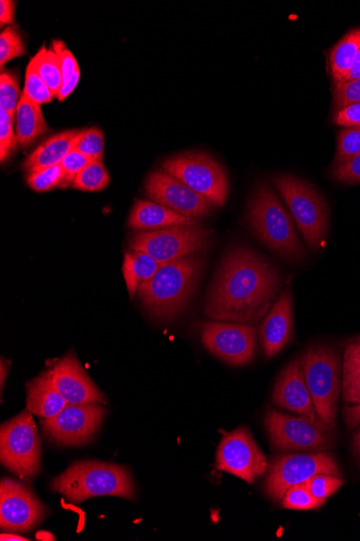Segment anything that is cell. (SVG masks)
<instances>
[{
	"label": "cell",
	"mask_w": 360,
	"mask_h": 541,
	"mask_svg": "<svg viewBox=\"0 0 360 541\" xmlns=\"http://www.w3.org/2000/svg\"><path fill=\"white\" fill-rule=\"evenodd\" d=\"M282 287L278 268L244 246L230 249L221 260L204 304L215 321L252 324L268 315Z\"/></svg>",
	"instance_id": "1"
},
{
	"label": "cell",
	"mask_w": 360,
	"mask_h": 541,
	"mask_svg": "<svg viewBox=\"0 0 360 541\" xmlns=\"http://www.w3.org/2000/svg\"><path fill=\"white\" fill-rule=\"evenodd\" d=\"M360 374V337L346 346L343 358V375Z\"/></svg>",
	"instance_id": "42"
},
{
	"label": "cell",
	"mask_w": 360,
	"mask_h": 541,
	"mask_svg": "<svg viewBox=\"0 0 360 541\" xmlns=\"http://www.w3.org/2000/svg\"><path fill=\"white\" fill-rule=\"evenodd\" d=\"M0 461L21 479L30 480L38 475L41 445L29 410L9 419L0 428Z\"/></svg>",
	"instance_id": "8"
},
{
	"label": "cell",
	"mask_w": 360,
	"mask_h": 541,
	"mask_svg": "<svg viewBox=\"0 0 360 541\" xmlns=\"http://www.w3.org/2000/svg\"><path fill=\"white\" fill-rule=\"evenodd\" d=\"M342 390L346 403L360 404V374L343 375Z\"/></svg>",
	"instance_id": "43"
},
{
	"label": "cell",
	"mask_w": 360,
	"mask_h": 541,
	"mask_svg": "<svg viewBox=\"0 0 360 541\" xmlns=\"http://www.w3.org/2000/svg\"><path fill=\"white\" fill-rule=\"evenodd\" d=\"M216 468L253 484L265 475L269 464L251 431L240 427L221 439L216 454Z\"/></svg>",
	"instance_id": "14"
},
{
	"label": "cell",
	"mask_w": 360,
	"mask_h": 541,
	"mask_svg": "<svg viewBox=\"0 0 360 541\" xmlns=\"http://www.w3.org/2000/svg\"><path fill=\"white\" fill-rule=\"evenodd\" d=\"M104 134L99 128L83 130L75 150L92 160H102L104 156Z\"/></svg>",
	"instance_id": "34"
},
{
	"label": "cell",
	"mask_w": 360,
	"mask_h": 541,
	"mask_svg": "<svg viewBox=\"0 0 360 541\" xmlns=\"http://www.w3.org/2000/svg\"><path fill=\"white\" fill-rule=\"evenodd\" d=\"M50 489L75 504L101 496L135 498V483L128 468L96 461L67 468L51 482Z\"/></svg>",
	"instance_id": "4"
},
{
	"label": "cell",
	"mask_w": 360,
	"mask_h": 541,
	"mask_svg": "<svg viewBox=\"0 0 360 541\" xmlns=\"http://www.w3.org/2000/svg\"><path fill=\"white\" fill-rule=\"evenodd\" d=\"M49 515L29 485L10 478L0 482V527L13 533L31 532Z\"/></svg>",
	"instance_id": "15"
},
{
	"label": "cell",
	"mask_w": 360,
	"mask_h": 541,
	"mask_svg": "<svg viewBox=\"0 0 360 541\" xmlns=\"http://www.w3.org/2000/svg\"><path fill=\"white\" fill-rule=\"evenodd\" d=\"M52 49L57 52L61 61L63 83L80 74L79 65L74 54L66 47L62 40H53Z\"/></svg>",
	"instance_id": "39"
},
{
	"label": "cell",
	"mask_w": 360,
	"mask_h": 541,
	"mask_svg": "<svg viewBox=\"0 0 360 541\" xmlns=\"http://www.w3.org/2000/svg\"><path fill=\"white\" fill-rule=\"evenodd\" d=\"M16 135L20 147L33 144L41 135L49 132L43 111L22 92L16 112Z\"/></svg>",
	"instance_id": "23"
},
{
	"label": "cell",
	"mask_w": 360,
	"mask_h": 541,
	"mask_svg": "<svg viewBox=\"0 0 360 541\" xmlns=\"http://www.w3.org/2000/svg\"><path fill=\"white\" fill-rule=\"evenodd\" d=\"M0 371H2V392H3L5 383H6V377L8 375V367H6L5 359H2V367H0Z\"/></svg>",
	"instance_id": "49"
},
{
	"label": "cell",
	"mask_w": 360,
	"mask_h": 541,
	"mask_svg": "<svg viewBox=\"0 0 360 541\" xmlns=\"http://www.w3.org/2000/svg\"><path fill=\"white\" fill-rule=\"evenodd\" d=\"M334 124L343 128H360V103L341 108L332 117Z\"/></svg>",
	"instance_id": "41"
},
{
	"label": "cell",
	"mask_w": 360,
	"mask_h": 541,
	"mask_svg": "<svg viewBox=\"0 0 360 541\" xmlns=\"http://www.w3.org/2000/svg\"><path fill=\"white\" fill-rule=\"evenodd\" d=\"M193 224H197L195 219L148 200L136 201L129 218V226L141 232H154L163 228Z\"/></svg>",
	"instance_id": "20"
},
{
	"label": "cell",
	"mask_w": 360,
	"mask_h": 541,
	"mask_svg": "<svg viewBox=\"0 0 360 541\" xmlns=\"http://www.w3.org/2000/svg\"><path fill=\"white\" fill-rule=\"evenodd\" d=\"M146 193L157 204L191 219L209 215L214 207L211 201L193 192L186 184L164 170L155 171L149 175Z\"/></svg>",
	"instance_id": "16"
},
{
	"label": "cell",
	"mask_w": 360,
	"mask_h": 541,
	"mask_svg": "<svg viewBox=\"0 0 360 541\" xmlns=\"http://www.w3.org/2000/svg\"><path fill=\"white\" fill-rule=\"evenodd\" d=\"M273 183L312 251L320 250L328 236L329 210L323 195L310 183L282 174Z\"/></svg>",
	"instance_id": "5"
},
{
	"label": "cell",
	"mask_w": 360,
	"mask_h": 541,
	"mask_svg": "<svg viewBox=\"0 0 360 541\" xmlns=\"http://www.w3.org/2000/svg\"><path fill=\"white\" fill-rule=\"evenodd\" d=\"M326 504V500L317 499L308 489L306 482L293 486L284 495L282 507L289 510H312Z\"/></svg>",
	"instance_id": "29"
},
{
	"label": "cell",
	"mask_w": 360,
	"mask_h": 541,
	"mask_svg": "<svg viewBox=\"0 0 360 541\" xmlns=\"http://www.w3.org/2000/svg\"><path fill=\"white\" fill-rule=\"evenodd\" d=\"M308 489L317 499L327 500L337 493L343 485L339 476L318 475L306 482Z\"/></svg>",
	"instance_id": "36"
},
{
	"label": "cell",
	"mask_w": 360,
	"mask_h": 541,
	"mask_svg": "<svg viewBox=\"0 0 360 541\" xmlns=\"http://www.w3.org/2000/svg\"><path fill=\"white\" fill-rule=\"evenodd\" d=\"M294 326L293 294L287 289L274 303L259 329V340L267 358L280 354L293 340Z\"/></svg>",
	"instance_id": "18"
},
{
	"label": "cell",
	"mask_w": 360,
	"mask_h": 541,
	"mask_svg": "<svg viewBox=\"0 0 360 541\" xmlns=\"http://www.w3.org/2000/svg\"><path fill=\"white\" fill-rule=\"evenodd\" d=\"M360 154V128H345L338 134L334 168Z\"/></svg>",
	"instance_id": "30"
},
{
	"label": "cell",
	"mask_w": 360,
	"mask_h": 541,
	"mask_svg": "<svg viewBox=\"0 0 360 541\" xmlns=\"http://www.w3.org/2000/svg\"><path fill=\"white\" fill-rule=\"evenodd\" d=\"M300 363L318 418L325 425L335 428L341 392L340 358L337 351L317 345L301 356Z\"/></svg>",
	"instance_id": "6"
},
{
	"label": "cell",
	"mask_w": 360,
	"mask_h": 541,
	"mask_svg": "<svg viewBox=\"0 0 360 541\" xmlns=\"http://www.w3.org/2000/svg\"><path fill=\"white\" fill-rule=\"evenodd\" d=\"M16 3L11 0H2L0 2V24L2 26L15 23Z\"/></svg>",
	"instance_id": "44"
},
{
	"label": "cell",
	"mask_w": 360,
	"mask_h": 541,
	"mask_svg": "<svg viewBox=\"0 0 360 541\" xmlns=\"http://www.w3.org/2000/svg\"><path fill=\"white\" fill-rule=\"evenodd\" d=\"M23 92L27 98L38 105L49 103L54 98H57L43 78L39 76L36 56L31 60L29 66H27Z\"/></svg>",
	"instance_id": "28"
},
{
	"label": "cell",
	"mask_w": 360,
	"mask_h": 541,
	"mask_svg": "<svg viewBox=\"0 0 360 541\" xmlns=\"http://www.w3.org/2000/svg\"><path fill=\"white\" fill-rule=\"evenodd\" d=\"M353 445H354V451L360 462V429L357 431V434L354 437Z\"/></svg>",
	"instance_id": "47"
},
{
	"label": "cell",
	"mask_w": 360,
	"mask_h": 541,
	"mask_svg": "<svg viewBox=\"0 0 360 541\" xmlns=\"http://www.w3.org/2000/svg\"><path fill=\"white\" fill-rule=\"evenodd\" d=\"M265 426L273 448L284 453L327 452L335 443L334 428L306 416L295 417L270 410Z\"/></svg>",
	"instance_id": "7"
},
{
	"label": "cell",
	"mask_w": 360,
	"mask_h": 541,
	"mask_svg": "<svg viewBox=\"0 0 360 541\" xmlns=\"http://www.w3.org/2000/svg\"><path fill=\"white\" fill-rule=\"evenodd\" d=\"M91 161L92 159L76 150L69 153L60 164L64 174L61 187L72 186L77 175L85 169Z\"/></svg>",
	"instance_id": "38"
},
{
	"label": "cell",
	"mask_w": 360,
	"mask_h": 541,
	"mask_svg": "<svg viewBox=\"0 0 360 541\" xmlns=\"http://www.w3.org/2000/svg\"><path fill=\"white\" fill-rule=\"evenodd\" d=\"M20 99L18 77L12 72H3L0 75V108L15 117Z\"/></svg>",
	"instance_id": "31"
},
{
	"label": "cell",
	"mask_w": 360,
	"mask_h": 541,
	"mask_svg": "<svg viewBox=\"0 0 360 541\" xmlns=\"http://www.w3.org/2000/svg\"><path fill=\"white\" fill-rule=\"evenodd\" d=\"M345 423L349 428L353 429L360 424V404L354 407L346 408L344 411Z\"/></svg>",
	"instance_id": "45"
},
{
	"label": "cell",
	"mask_w": 360,
	"mask_h": 541,
	"mask_svg": "<svg viewBox=\"0 0 360 541\" xmlns=\"http://www.w3.org/2000/svg\"><path fill=\"white\" fill-rule=\"evenodd\" d=\"M203 267L199 253L162 264L155 277L137 292L148 313L165 321L182 314L196 291Z\"/></svg>",
	"instance_id": "2"
},
{
	"label": "cell",
	"mask_w": 360,
	"mask_h": 541,
	"mask_svg": "<svg viewBox=\"0 0 360 541\" xmlns=\"http://www.w3.org/2000/svg\"><path fill=\"white\" fill-rule=\"evenodd\" d=\"M163 170L193 192L223 207L229 196V180L219 162L205 153H185L164 161Z\"/></svg>",
	"instance_id": "9"
},
{
	"label": "cell",
	"mask_w": 360,
	"mask_h": 541,
	"mask_svg": "<svg viewBox=\"0 0 360 541\" xmlns=\"http://www.w3.org/2000/svg\"><path fill=\"white\" fill-rule=\"evenodd\" d=\"M273 402L281 409L320 421L304 380L300 359L290 362L281 373L273 390Z\"/></svg>",
	"instance_id": "19"
},
{
	"label": "cell",
	"mask_w": 360,
	"mask_h": 541,
	"mask_svg": "<svg viewBox=\"0 0 360 541\" xmlns=\"http://www.w3.org/2000/svg\"><path fill=\"white\" fill-rule=\"evenodd\" d=\"M26 409L40 418L59 415L67 402L49 380L46 372L26 384Z\"/></svg>",
	"instance_id": "22"
},
{
	"label": "cell",
	"mask_w": 360,
	"mask_h": 541,
	"mask_svg": "<svg viewBox=\"0 0 360 541\" xmlns=\"http://www.w3.org/2000/svg\"><path fill=\"white\" fill-rule=\"evenodd\" d=\"M248 223L263 245L289 262H301L307 253L292 215L267 182L259 183L248 202Z\"/></svg>",
	"instance_id": "3"
},
{
	"label": "cell",
	"mask_w": 360,
	"mask_h": 541,
	"mask_svg": "<svg viewBox=\"0 0 360 541\" xmlns=\"http://www.w3.org/2000/svg\"><path fill=\"white\" fill-rule=\"evenodd\" d=\"M332 177L343 184H360V154L344 165L332 168Z\"/></svg>",
	"instance_id": "40"
},
{
	"label": "cell",
	"mask_w": 360,
	"mask_h": 541,
	"mask_svg": "<svg viewBox=\"0 0 360 541\" xmlns=\"http://www.w3.org/2000/svg\"><path fill=\"white\" fill-rule=\"evenodd\" d=\"M63 178V169L57 165L27 174V184L37 193H46L61 186Z\"/></svg>",
	"instance_id": "32"
},
{
	"label": "cell",
	"mask_w": 360,
	"mask_h": 541,
	"mask_svg": "<svg viewBox=\"0 0 360 541\" xmlns=\"http://www.w3.org/2000/svg\"><path fill=\"white\" fill-rule=\"evenodd\" d=\"M107 409L100 403L67 404L57 416L41 418L45 438L63 446L90 443L101 428Z\"/></svg>",
	"instance_id": "12"
},
{
	"label": "cell",
	"mask_w": 360,
	"mask_h": 541,
	"mask_svg": "<svg viewBox=\"0 0 360 541\" xmlns=\"http://www.w3.org/2000/svg\"><path fill=\"white\" fill-rule=\"evenodd\" d=\"M204 347L224 362L243 367L251 364L256 356L257 330L244 323L212 321L201 329Z\"/></svg>",
	"instance_id": "13"
},
{
	"label": "cell",
	"mask_w": 360,
	"mask_h": 541,
	"mask_svg": "<svg viewBox=\"0 0 360 541\" xmlns=\"http://www.w3.org/2000/svg\"><path fill=\"white\" fill-rule=\"evenodd\" d=\"M83 131L68 130L53 135L41 143L36 150L27 157L23 169L27 174L35 171L60 165L62 160L73 150L81 138Z\"/></svg>",
	"instance_id": "21"
},
{
	"label": "cell",
	"mask_w": 360,
	"mask_h": 541,
	"mask_svg": "<svg viewBox=\"0 0 360 541\" xmlns=\"http://www.w3.org/2000/svg\"><path fill=\"white\" fill-rule=\"evenodd\" d=\"M25 47L17 27L8 26L0 34V65L4 67L9 61L25 54Z\"/></svg>",
	"instance_id": "33"
},
{
	"label": "cell",
	"mask_w": 360,
	"mask_h": 541,
	"mask_svg": "<svg viewBox=\"0 0 360 541\" xmlns=\"http://www.w3.org/2000/svg\"><path fill=\"white\" fill-rule=\"evenodd\" d=\"M109 174L102 160H92L75 179L73 187L82 192H101L109 184Z\"/></svg>",
	"instance_id": "27"
},
{
	"label": "cell",
	"mask_w": 360,
	"mask_h": 541,
	"mask_svg": "<svg viewBox=\"0 0 360 541\" xmlns=\"http://www.w3.org/2000/svg\"><path fill=\"white\" fill-rule=\"evenodd\" d=\"M0 538H2L3 541L5 540H16V541L30 540V539L18 536L16 534H8V533L7 534L3 533L2 535H0Z\"/></svg>",
	"instance_id": "48"
},
{
	"label": "cell",
	"mask_w": 360,
	"mask_h": 541,
	"mask_svg": "<svg viewBox=\"0 0 360 541\" xmlns=\"http://www.w3.org/2000/svg\"><path fill=\"white\" fill-rule=\"evenodd\" d=\"M36 59L39 76L43 78L55 96L58 97V93L63 85V74L61 61L57 52L52 48L48 49L44 46L36 54Z\"/></svg>",
	"instance_id": "26"
},
{
	"label": "cell",
	"mask_w": 360,
	"mask_h": 541,
	"mask_svg": "<svg viewBox=\"0 0 360 541\" xmlns=\"http://www.w3.org/2000/svg\"><path fill=\"white\" fill-rule=\"evenodd\" d=\"M46 373L68 404H105L107 401L73 351L51 364Z\"/></svg>",
	"instance_id": "17"
},
{
	"label": "cell",
	"mask_w": 360,
	"mask_h": 541,
	"mask_svg": "<svg viewBox=\"0 0 360 541\" xmlns=\"http://www.w3.org/2000/svg\"><path fill=\"white\" fill-rule=\"evenodd\" d=\"M318 475H340L334 455L327 452L281 455L269 467L265 490L271 499L282 502L290 488Z\"/></svg>",
	"instance_id": "11"
},
{
	"label": "cell",
	"mask_w": 360,
	"mask_h": 541,
	"mask_svg": "<svg viewBox=\"0 0 360 541\" xmlns=\"http://www.w3.org/2000/svg\"><path fill=\"white\" fill-rule=\"evenodd\" d=\"M13 120L15 117L0 108V159L2 162H5L18 146Z\"/></svg>",
	"instance_id": "35"
},
{
	"label": "cell",
	"mask_w": 360,
	"mask_h": 541,
	"mask_svg": "<svg viewBox=\"0 0 360 541\" xmlns=\"http://www.w3.org/2000/svg\"><path fill=\"white\" fill-rule=\"evenodd\" d=\"M334 98V112L345 106L360 103V79L344 81L332 90Z\"/></svg>",
	"instance_id": "37"
},
{
	"label": "cell",
	"mask_w": 360,
	"mask_h": 541,
	"mask_svg": "<svg viewBox=\"0 0 360 541\" xmlns=\"http://www.w3.org/2000/svg\"><path fill=\"white\" fill-rule=\"evenodd\" d=\"M360 51V29L346 33L332 47L328 57L329 73L335 86L342 84Z\"/></svg>",
	"instance_id": "24"
},
{
	"label": "cell",
	"mask_w": 360,
	"mask_h": 541,
	"mask_svg": "<svg viewBox=\"0 0 360 541\" xmlns=\"http://www.w3.org/2000/svg\"><path fill=\"white\" fill-rule=\"evenodd\" d=\"M356 79H360V51L358 53V56L355 62L353 63L351 67L350 72L348 73V75H346L344 81H351V80H356Z\"/></svg>",
	"instance_id": "46"
},
{
	"label": "cell",
	"mask_w": 360,
	"mask_h": 541,
	"mask_svg": "<svg viewBox=\"0 0 360 541\" xmlns=\"http://www.w3.org/2000/svg\"><path fill=\"white\" fill-rule=\"evenodd\" d=\"M211 234L198 225H182L136 234L131 249L142 251L160 264H166L185 256L198 254L210 246Z\"/></svg>",
	"instance_id": "10"
},
{
	"label": "cell",
	"mask_w": 360,
	"mask_h": 541,
	"mask_svg": "<svg viewBox=\"0 0 360 541\" xmlns=\"http://www.w3.org/2000/svg\"><path fill=\"white\" fill-rule=\"evenodd\" d=\"M161 265L142 251L132 250L124 254L122 272L132 299L144 283L155 277Z\"/></svg>",
	"instance_id": "25"
}]
</instances>
